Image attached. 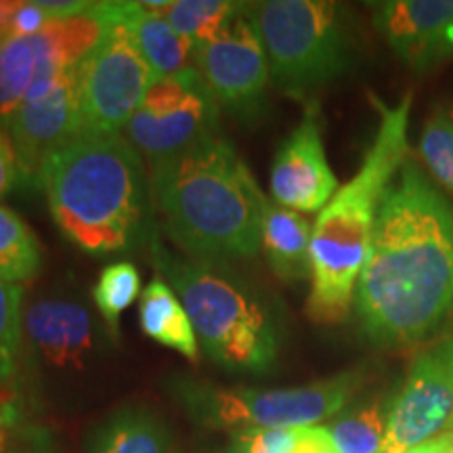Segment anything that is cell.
<instances>
[{
	"label": "cell",
	"instance_id": "cell-1",
	"mask_svg": "<svg viewBox=\"0 0 453 453\" xmlns=\"http://www.w3.org/2000/svg\"><path fill=\"white\" fill-rule=\"evenodd\" d=\"M353 304L373 347L434 342L453 330V203L411 157L384 196Z\"/></svg>",
	"mask_w": 453,
	"mask_h": 453
},
{
	"label": "cell",
	"instance_id": "cell-2",
	"mask_svg": "<svg viewBox=\"0 0 453 453\" xmlns=\"http://www.w3.org/2000/svg\"><path fill=\"white\" fill-rule=\"evenodd\" d=\"M263 191L223 134L151 166L157 225L185 257L248 258L260 250Z\"/></svg>",
	"mask_w": 453,
	"mask_h": 453
},
{
	"label": "cell",
	"instance_id": "cell-3",
	"mask_svg": "<svg viewBox=\"0 0 453 453\" xmlns=\"http://www.w3.org/2000/svg\"><path fill=\"white\" fill-rule=\"evenodd\" d=\"M378 128L355 177L319 212L311 235V294L307 315L321 326L342 324L355 303L357 281L370 257L378 212L410 157L411 95L395 105L372 97Z\"/></svg>",
	"mask_w": 453,
	"mask_h": 453
},
{
	"label": "cell",
	"instance_id": "cell-4",
	"mask_svg": "<svg viewBox=\"0 0 453 453\" xmlns=\"http://www.w3.org/2000/svg\"><path fill=\"white\" fill-rule=\"evenodd\" d=\"M38 187L61 235L93 257L130 250L156 226L143 156L124 134L73 139L49 157Z\"/></svg>",
	"mask_w": 453,
	"mask_h": 453
},
{
	"label": "cell",
	"instance_id": "cell-5",
	"mask_svg": "<svg viewBox=\"0 0 453 453\" xmlns=\"http://www.w3.org/2000/svg\"><path fill=\"white\" fill-rule=\"evenodd\" d=\"M151 260L173 288L194 324L197 342L214 364L229 372L267 373L280 353L275 311L243 277L217 260L170 252L157 226L147 242Z\"/></svg>",
	"mask_w": 453,
	"mask_h": 453
},
{
	"label": "cell",
	"instance_id": "cell-6",
	"mask_svg": "<svg viewBox=\"0 0 453 453\" xmlns=\"http://www.w3.org/2000/svg\"><path fill=\"white\" fill-rule=\"evenodd\" d=\"M267 50L271 82L298 99L313 97L355 64L349 13L330 0H267L252 4Z\"/></svg>",
	"mask_w": 453,
	"mask_h": 453
},
{
	"label": "cell",
	"instance_id": "cell-7",
	"mask_svg": "<svg viewBox=\"0 0 453 453\" xmlns=\"http://www.w3.org/2000/svg\"><path fill=\"white\" fill-rule=\"evenodd\" d=\"M364 373L349 370L296 388H225L174 376L168 382L177 403L196 424L231 434L265 428H307L336 416L361 388Z\"/></svg>",
	"mask_w": 453,
	"mask_h": 453
},
{
	"label": "cell",
	"instance_id": "cell-8",
	"mask_svg": "<svg viewBox=\"0 0 453 453\" xmlns=\"http://www.w3.org/2000/svg\"><path fill=\"white\" fill-rule=\"evenodd\" d=\"M154 73L118 24H104V36L76 65V139L122 134L137 111Z\"/></svg>",
	"mask_w": 453,
	"mask_h": 453
},
{
	"label": "cell",
	"instance_id": "cell-9",
	"mask_svg": "<svg viewBox=\"0 0 453 453\" xmlns=\"http://www.w3.org/2000/svg\"><path fill=\"white\" fill-rule=\"evenodd\" d=\"M220 134V107L194 65L154 81L124 128L128 143L156 166Z\"/></svg>",
	"mask_w": 453,
	"mask_h": 453
},
{
	"label": "cell",
	"instance_id": "cell-10",
	"mask_svg": "<svg viewBox=\"0 0 453 453\" xmlns=\"http://www.w3.org/2000/svg\"><path fill=\"white\" fill-rule=\"evenodd\" d=\"M194 67L220 110L235 120L257 124L265 116L271 72L252 4H243L212 38L194 44Z\"/></svg>",
	"mask_w": 453,
	"mask_h": 453
},
{
	"label": "cell",
	"instance_id": "cell-11",
	"mask_svg": "<svg viewBox=\"0 0 453 453\" xmlns=\"http://www.w3.org/2000/svg\"><path fill=\"white\" fill-rule=\"evenodd\" d=\"M453 424V334L418 353L387 413L382 453H407Z\"/></svg>",
	"mask_w": 453,
	"mask_h": 453
},
{
	"label": "cell",
	"instance_id": "cell-12",
	"mask_svg": "<svg viewBox=\"0 0 453 453\" xmlns=\"http://www.w3.org/2000/svg\"><path fill=\"white\" fill-rule=\"evenodd\" d=\"M338 191V179L326 157L321 113L315 99L303 120L281 141L271 164V197L294 212H321Z\"/></svg>",
	"mask_w": 453,
	"mask_h": 453
},
{
	"label": "cell",
	"instance_id": "cell-13",
	"mask_svg": "<svg viewBox=\"0 0 453 453\" xmlns=\"http://www.w3.org/2000/svg\"><path fill=\"white\" fill-rule=\"evenodd\" d=\"M7 133L19 157L21 180L38 187L49 157L78 137L76 67L65 72L42 97L24 101Z\"/></svg>",
	"mask_w": 453,
	"mask_h": 453
},
{
	"label": "cell",
	"instance_id": "cell-14",
	"mask_svg": "<svg viewBox=\"0 0 453 453\" xmlns=\"http://www.w3.org/2000/svg\"><path fill=\"white\" fill-rule=\"evenodd\" d=\"M373 26L396 59L416 72L453 55V0H387L373 4Z\"/></svg>",
	"mask_w": 453,
	"mask_h": 453
},
{
	"label": "cell",
	"instance_id": "cell-15",
	"mask_svg": "<svg viewBox=\"0 0 453 453\" xmlns=\"http://www.w3.org/2000/svg\"><path fill=\"white\" fill-rule=\"evenodd\" d=\"M93 317L84 304L61 296L32 300L24 332L41 359L57 370H81L95 350Z\"/></svg>",
	"mask_w": 453,
	"mask_h": 453
},
{
	"label": "cell",
	"instance_id": "cell-16",
	"mask_svg": "<svg viewBox=\"0 0 453 453\" xmlns=\"http://www.w3.org/2000/svg\"><path fill=\"white\" fill-rule=\"evenodd\" d=\"M90 13L97 17L101 26L118 24L128 32L154 73V81L177 76L194 65V42L174 32L160 13L147 9L143 0L95 3Z\"/></svg>",
	"mask_w": 453,
	"mask_h": 453
},
{
	"label": "cell",
	"instance_id": "cell-17",
	"mask_svg": "<svg viewBox=\"0 0 453 453\" xmlns=\"http://www.w3.org/2000/svg\"><path fill=\"white\" fill-rule=\"evenodd\" d=\"M311 235L313 226L307 219L267 197L260 246L280 280L288 283L311 280Z\"/></svg>",
	"mask_w": 453,
	"mask_h": 453
},
{
	"label": "cell",
	"instance_id": "cell-18",
	"mask_svg": "<svg viewBox=\"0 0 453 453\" xmlns=\"http://www.w3.org/2000/svg\"><path fill=\"white\" fill-rule=\"evenodd\" d=\"M87 453H173V434L151 407L124 405L93 430Z\"/></svg>",
	"mask_w": 453,
	"mask_h": 453
},
{
	"label": "cell",
	"instance_id": "cell-19",
	"mask_svg": "<svg viewBox=\"0 0 453 453\" xmlns=\"http://www.w3.org/2000/svg\"><path fill=\"white\" fill-rule=\"evenodd\" d=\"M141 332L162 347L177 350L189 361L200 357L194 324L173 288L162 277H154L139 298Z\"/></svg>",
	"mask_w": 453,
	"mask_h": 453
},
{
	"label": "cell",
	"instance_id": "cell-20",
	"mask_svg": "<svg viewBox=\"0 0 453 453\" xmlns=\"http://www.w3.org/2000/svg\"><path fill=\"white\" fill-rule=\"evenodd\" d=\"M42 246L32 226L15 211L0 203V280L24 283L42 267Z\"/></svg>",
	"mask_w": 453,
	"mask_h": 453
},
{
	"label": "cell",
	"instance_id": "cell-21",
	"mask_svg": "<svg viewBox=\"0 0 453 453\" xmlns=\"http://www.w3.org/2000/svg\"><path fill=\"white\" fill-rule=\"evenodd\" d=\"M36 73V49L32 36H0V128L9 122L27 97Z\"/></svg>",
	"mask_w": 453,
	"mask_h": 453
},
{
	"label": "cell",
	"instance_id": "cell-22",
	"mask_svg": "<svg viewBox=\"0 0 453 453\" xmlns=\"http://www.w3.org/2000/svg\"><path fill=\"white\" fill-rule=\"evenodd\" d=\"M243 4L246 3L229 0H173L160 15L174 32L194 44H200L223 30L240 13Z\"/></svg>",
	"mask_w": 453,
	"mask_h": 453
},
{
	"label": "cell",
	"instance_id": "cell-23",
	"mask_svg": "<svg viewBox=\"0 0 453 453\" xmlns=\"http://www.w3.org/2000/svg\"><path fill=\"white\" fill-rule=\"evenodd\" d=\"M326 428L338 453H382L387 439V418L378 399L344 413Z\"/></svg>",
	"mask_w": 453,
	"mask_h": 453
},
{
	"label": "cell",
	"instance_id": "cell-24",
	"mask_svg": "<svg viewBox=\"0 0 453 453\" xmlns=\"http://www.w3.org/2000/svg\"><path fill=\"white\" fill-rule=\"evenodd\" d=\"M95 304L113 336L120 332V317L134 300L141 298V273L128 260L111 263L101 271L93 290Z\"/></svg>",
	"mask_w": 453,
	"mask_h": 453
},
{
	"label": "cell",
	"instance_id": "cell-25",
	"mask_svg": "<svg viewBox=\"0 0 453 453\" xmlns=\"http://www.w3.org/2000/svg\"><path fill=\"white\" fill-rule=\"evenodd\" d=\"M420 156L428 173L453 196V120L447 110H434L424 122Z\"/></svg>",
	"mask_w": 453,
	"mask_h": 453
},
{
	"label": "cell",
	"instance_id": "cell-26",
	"mask_svg": "<svg viewBox=\"0 0 453 453\" xmlns=\"http://www.w3.org/2000/svg\"><path fill=\"white\" fill-rule=\"evenodd\" d=\"M21 294V286L0 280V387L11 384L17 372L24 336Z\"/></svg>",
	"mask_w": 453,
	"mask_h": 453
},
{
	"label": "cell",
	"instance_id": "cell-27",
	"mask_svg": "<svg viewBox=\"0 0 453 453\" xmlns=\"http://www.w3.org/2000/svg\"><path fill=\"white\" fill-rule=\"evenodd\" d=\"M300 428H265L235 433L231 447L240 453H292Z\"/></svg>",
	"mask_w": 453,
	"mask_h": 453
},
{
	"label": "cell",
	"instance_id": "cell-28",
	"mask_svg": "<svg viewBox=\"0 0 453 453\" xmlns=\"http://www.w3.org/2000/svg\"><path fill=\"white\" fill-rule=\"evenodd\" d=\"M53 21V15L42 7L41 0H27V3H19L13 19H11L9 34L11 36L27 38L44 30V26Z\"/></svg>",
	"mask_w": 453,
	"mask_h": 453
},
{
	"label": "cell",
	"instance_id": "cell-29",
	"mask_svg": "<svg viewBox=\"0 0 453 453\" xmlns=\"http://www.w3.org/2000/svg\"><path fill=\"white\" fill-rule=\"evenodd\" d=\"M21 183L24 180H21L19 157H17L15 145L7 130L0 128V202Z\"/></svg>",
	"mask_w": 453,
	"mask_h": 453
},
{
	"label": "cell",
	"instance_id": "cell-30",
	"mask_svg": "<svg viewBox=\"0 0 453 453\" xmlns=\"http://www.w3.org/2000/svg\"><path fill=\"white\" fill-rule=\"evenodd\" d=\"M292 453H338L326 426L300 428L296 447Z\"/></svg>",
	"mask_w": 453,
	"mask_h": 453
},
{
	"label": "cell",
	"instance_id": "cell-31",
	"mask_svg": "<svg viewBox=\"0 0 453 453\" xmlns=\"http://www.w3.org/2000/svg\"><path fill=\"white\" fill-rule=\"evenodd\" d=\"M407 453H453V430H447V433L413 447Z\"/></svg>",
	"mask_w": 453,
	"mask_h": 453
},
{
	"label": "cell",
	"instance_id": "cell-32",
	"mask_svg": "<svg viewBox=\"0 0 453 453\" xmlns=\"http://www.w3.org/2000/svg\"><path fill=\"white\" fill-rule=\"evenodd\" d=\"M17 7H19V0H0V36L9 34L11 19H13Z\"/></svg>",
	"mask_w": 453,
	"mask_h": 453
},
{
	"label": "cell",
	"instance_id": "cell-33",
	"mask_svg": "<svg viewBox=\"0 0 453 453\" xmlns=\"http://www.w3.org/2000/svg\"><path fill=\"white\" fill-rule=\"evenodd\" d=\"M9 453H53L49 447H44L42 443L30 445V447H17V449H11Z\"/></svg>",
	"mask_w": 453,
	"mask_h": 453
},
{
	"label": "cell",
	"instance_id": "cell-34",
	"mask_svg": "<svg viewBox=\"0 0 453 453\" xmlns=\"http://www.w3.org/2000/svg\"><path fill=\"white\" fill-rule=\"evenodd\" d=\"M9 428L0 426V453H9Z\"/></svg>",
	"mask_w": 453,
	"mask_h": 453
},
{
	"label": "cell",
	"instance_id": "cell-35",
	"mask_svg": "<svg viewBox=\"0 0 453 453\" xmlns=\"http://www.w3.org/2000/svg\"><path fill=\"white\" fill-rule=\"evenodd\" d=\"M223 453H240V451H237V449H234V447H229V449H226V451H223Z\"/></svg>",
	"mask_w": 453,
	"mask_h": 453
},
{
	"label": "cell",
	"instance_id": "cell-36",
	"mask_svg": "<svg viewBox=\"0 0 453 453\" xmlns=\"http://www.w3.org/2000/svg\"><path fill=\"white\" fill-rule=\"evenodd\" d=\"M447 111H449V116H451V120H453V107H451V110H447Z\"/></svg>",
	"mask_w": 453,
	"mask_h": 453
}]
</instances>
